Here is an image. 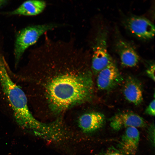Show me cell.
Instances as JSON below:
<instances>
[{"mask_svg": "<svg viewBox=\"0 0 155 155\" xmlns=\"http://www.w3.org/2000/svg\"><path fill=\"white\" fill-rule=\"evenodd\" d=\"M93 92V82L90 72L61 75L53 79L46 87L50 107L56 113L90 100Z\"/></svg>", "mask_w": 155, "mask_h": 155, "instance_id": "6da1fadb", "label": "cell"}, {"mask_svg": "<svg viewBox=\"0 0 155 155\" xmlns=\"http://www.w3.org/2000/svg\"><path fill=\"white\" fill-rule=\"evenodd\" d=\"M0 98L6 108L11 112L20 126L34 133L40 130L42 122L36 119L32 114L25 92L13 80L8 64L0 53Z\"/></svg>", "mask_w": 155, "mask_h": 155, "instance_id": "7a4b0ae2", "label": "cell"}, {"mask_svg": "<svg viewBox=\"0 0 155 155\" xmlns=\"http://www.w3.org/2000/svg\"><path fill=\"white\" fill-rule=\"evenodd\" d=\"M59 26L56 24L47 23L30 26L20 30L16 36L14 48L16 67L28 48L35 43L45 33Z\"/></svg>", "mask_w": 155, "mask_h": 155, "instance_id": "3957f363", "label": "cell"}, {"mask_svg": "<svg viewBox=\"0 0 155 155\" xmlns=\"http://www.w3.org/2000/svg\"><path fill=\"white\" fill-rule=\"evenodd\" d=\"M108 32L102 26L99 28L92 46L91 68L95 75L98 73L113 61L107 49Z\"/></svg>", "mask_w": 155, "mask_h": 155, "instance_id": "277c9868", "label": "cell"}, {"mask_svg": "<svg viewBox=\"0 0 155 155\" xmlns=\"http://www.w3.org/2000/svg\"><path fill=\"white\" fill-rule=\"evenodd\" d=\"M124 24L129 32L139 38L148 40L154 36V25L150 20L145 17L132 16L125 20Z\"/></svg>", "mask_w": 155, "mask_h": 155, "instance_id": "5b68a950", "label": "cell"}, {"mask_svg": "<svg viewBox=\"0 0 155 155\" xmlns=\"http://www.w3.org/2000/svg\"><path fill=\"white\" fill-rule=\"evenodd\" d=\"M124 80L113 61L97 74L96 83L99 89L109 91L113 90Z\"/></svg>", "mask_w": 155, "mask_h": 155, "instance_id": "8992f818", "label": "cell"}, {"mask_svg": "<svg viewBox=\"0 0 155 155\" xmlns=\"http://www.w3.org/2000/svg\"><path fill=\"white\" fill-rule=\"evenodd\" d=\"M110 125L114 130L119 131L130 127H144L147 124L144 119L139 115L130 112L118 113L110 119Z\"/></svg>", "mask_w": 155, "mask_h": 155, "instance_id": "52a82bcc", "label": "cell"}, {"mask_svg": "<svg viewBox=\"0 0 155 155\" xmlns=\"http://www.w3.org/2000/svg\"><path fill=\"white\" fill-rule=\"evenodd\" d=\"M115 48L123 66L132 67L138 63L139 57L136 51L125 39L121 38H117L115 41Z\"/></svg>", "mask_w": 155, "mask_h": 155, "instance_id": "ba28073f", "label": "cell"}, {"mask_svg": "<svg viewBox=\"0 0 155 155\" xmlns=\"http://www.w3.org/2000/svg\"><path fill=\"white\" fill-rule=\"evenodd\" d=\"M140 138V133L137 128H126L118 145L119 148L122 153L126 155H134L137 150Z\"/></svg>", "mask_w": 155, "mask_h": 155, "instance_id": "9c48e42d", "label": "cell"}, {"mask_svg": "<svg viewBox=\"0 0 155 155\" xmlns=\"http://www.w3.org/2000/svg\"><path fill=\"white\" fill-rule=\"evenodd\" d=\"M123 93L125 99L135 105L142 102L143 95L141 84L137 79L132 76L125 79L123 87Z\"/></svg>", "mask_w": 155, "mask_h": 155, "instance_id": "30bf717a", "label": "cell"}, {"mask_svg": "<svg viewBox=\"0 0 155 155\" xmlns=\"http://www.w3.org/2000/svg\"><path fill=\"white\" fill-rule=\"evenodd\" d=\"M105 121L104 115L98 112H92L82 115L78 120V126L85 133H89L102 127Z\"/></svg>", "mask_w": 155, "mask_h": 155, "instance_id": "8fae6325", "label": "cell"}, {"mask_svg": "<svg viewBox=\"0 0 155 155\" xmlns=\"http://www.w3.org/2000/svg\"><path fill=\"white\" fill-rule=\"evenodd\" d=\"M46 5V2L44 1L28 0L24 2L17 8L9 12L8 14L35 16L41 13L45 9Z\"/></svg>", "mask_w": 155, "mask_h": 155, "instance_id": "7c38bea8", "label": "cell"}, {"mask_svg": "<svg viewBox=\"0 0 155 155\" xmlns=\"http://www.w3.org/2000/svg\"><path fill=\"white\" fill-rule=\"evenodd\" d=\"M145 113L150 116L155 115V100L154 98L150 103L145 111Z\"/></svg>", "mask_w": 155, "mask_h": 155, "instance_id": "4fadbf2b", "label": "cell"}, {"mask_svg": "<svg viewBox=\"0 0 155 155\" xmlns=\"http://www.w3.org/2000/svg\"><path fill=\"white\" fill-rule=\"evenodd\" d=\"M155 69L154 63H151L146 70V73L148 76L153 81H155Z\"/></svg>", "mask_w": 155, "mask_h": 155, "instance_id": "5bb4252c", "label": "cell"}, {"mask_svg": "<svg viewBox=\"0 0 155 155\" xmlns=\"http://www.w3.org/2000/svg\"><path fill=\"white\" fill-rule=\"evenodd\" d=\"M154 125H151L150 127L148 130V133L149 137L150 140L151 142L152 143L153 145H154V133H155Z\"/></svg>", "mask_w": 155, "mask_h": 155, "instance_id": "9a60e30c", "label": "cell"}, {"mask_svg": "<svg viewBox=\"0 0 155 155\" xmlns=\"http://www.w3.org/2000/svg\"><path fill=\"white\" fill-rule=\"evenodd\" d=\"M108 155H126L122 153L118 152H112L108 154Z\"/></svg>", "mask_w": 155, "mask_h": 155, "instance_id": "2e32d148", "label": "cell"}, {"mask_svg": "<svg viewBox=\"0 0 155 155\" xmlns=\"http://www.w3.org/2000/svg\"><path fill=\"white\" fill-rule=\"evenodd\" d=\"M7 3V1L5 0H0V8L5 5Z\"/></svg>", "mask_w": 155, "mask_h": 155, "instance_id": "e0dca14e", "label": "cell"}, {"mask_svg": "<svg viewBox=\"0 0 155 155\" xmlns=\"http://www.w3.org/2000/svg\"><path fill=\"white\" fill-rule=\"evenodd\" d=\"M103 155H108V154H105Z\"/></svg>", "mask_w": 155, "mask_h": 155, "instance_id": "ac0fdd59", "label": "cell"}]
</instances>
